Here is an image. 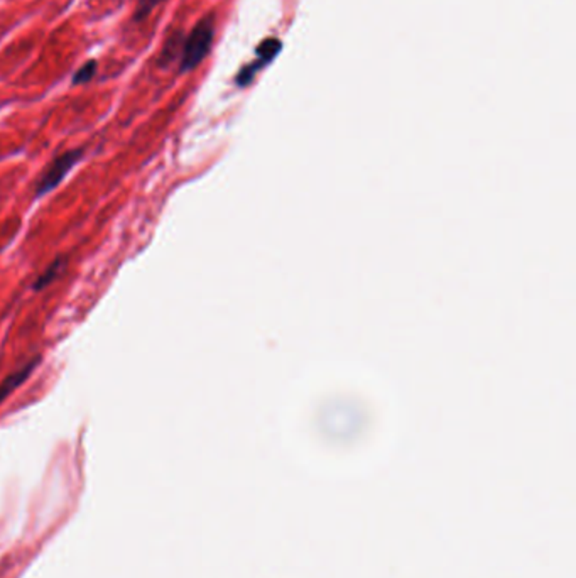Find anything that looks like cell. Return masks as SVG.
Segmentation results:
<instances>
[{"label": "cell", "instance_id": "obj_1", "mask_svg": "<svg viewBox=\"0 0 576 578\" xmlns=\"http://www.w3.org/2000/svg\"><path fill=\"white\" fill-rule=\"evenodd\" d=\"M213 36H215V22L211 16L201 19L192 35L183 44V54H181V71H190L196 68L209 53V48L213 44Z\"/></svg>", "mask_w": 576, "mask_h": 578}, {"label": "cell", "instance_id": "obj_2", "mask_svg": "<svg viewBox=\"0 0 576 578\" xmlns=\"http://www.w3.org/2000/svg\"><path fill=\"white\" fill-rule=\"evenodd\" d=\"M82 156H83V151L75 149V151H68V153L61 154L59 158L54 159L48 166V170L44 171V175L39 178L37 186H36V194L43 196V194L54 190L63 181V178L70 173L71 168L82 159Z\"/></svg>", "mask_w": 576, "mask_h": 578}, {"label": "cell", "instance_id": "obj_3", "mask_svg": "<svg viewBox=\"0 0 576 578\" xmlns=\"http://www.w3.org/2000/svg\"><path fill=\"white\" fill-rule=\"evenodd\" d=\"M41 362L39 357H36L35 360H31L29 364H26L24 368H19L16 372H12L4 383H0V404L2 401H5V398L14 392L18 389L19 385L22 384L29 376L31 372L35 370L36 366Z\"/></svg>", "mask_w": 576, "mask_h": 578}, {"label": "cell", "instance_id": "obj_4", "mask_svg": "<svg viewBox=\"0 0 576 578\" xmlns=\"http://www.w3.org/2000/svg\"><path fill=\"white\" fill-rule=\"evenodd\" d=\"M65 267V261L63 259H58V261H54V263L39 276V280L36 281L35 284V289H43V288H46L50 282H51L59 273H61V269Z\"/></svg>", "mask_w": 576, "mask_h": 578}, {"label": "cell", "instance_id": "obj_5", "mask_svg": "<svg viewBox=\"0 0 576 578\" xmlns=\"http://www.w3.org/2000/svg\"><path fill=\"white\" fill-rule=\"evenodd\" d=\"M95 71H97V63H95V61H88L85 67H82L80 70L75 73V76H73V83H75V85H78V83H87V82H90V80L93 78Z\"/></svg>", "mask_w": 576, "mask_h": 578}, {"label": "cell", "instance_id": "obj_6", "mask_svg": "<svg viewBox=\"0 0 576 578\" xmlns=\"http://www.w3.org/2000/svg\"><path fill=\"white\" fill-rule=\"evenodd\" d=\"M159 2L161 0H139L138 9H136V19L140 20V19L147 18Z\"/></svg>", "mask_w": 576, "mask_h": 578}]
</instances>
